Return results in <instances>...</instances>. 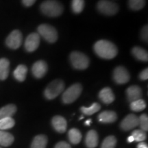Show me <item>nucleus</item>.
Listing matches in <instances>:
<instances>
[{"label": "nucleus", "mask_w": 148, "mask_h": 148, "mask_svg": "<svg viewBox=\"0 0 148 148\" xmlns=\"http://www.w3.org/2000/svg\"><path fill=\"white\" fill-rule=\"evenodd\" d=\"M95 53L101 58L110 59L114 58L117 55L118 49L113 42L106 40H99L93 46Z\"/></svg>", "instance_id": "nucleus-1"}, {"label": "nucleus", "mask_w": 148, "mask_h": 148, "mask_svg": "<svg viewBox=\"0 0 148 148\" xmlns=\"http://www.w3.org/2000/svg\"><path fill=\"white\" fill-rule=\"evenodd\" d=\"M40 11L50 17H56L63 12V5L57 0H46L40 5Z\"/></svg>", "instance_id": "nucleus-2"}, {"label": "nucleus", "mask_w": 148, "mask_h": 148, "mask_svg": "<svg viewBox=\"0 0 148 148\" xmlns=\"http://www.w3.org/2000/svg\"><path fill=\"white\" fill-rule=\"evenodd\" d=\"M69 59L72 66L76 69L84 70L87 69L89 66V58L82 52L73 51L70 54Z\"/></svg>", "instance_id": "nucleus-3"}, {"label": "nucleus", "mask_w": 148, "mask_h": 148, "mask_svg": "<svg viewBox=\"0 0 148 148\" xmlns=\"http://www.w3.org/2000/svg\"><path fill=\"white\" fill-rule=\"evenodd\" d=\"M64 83L61 79H55L45 88L44 95L47 99H53L58 97L64 90Z\"/></svg>", "instance_id": "nucleus-4"}, {"label": "nucleus", "mask_w": 148, "mask_h": 148, "mask_svg": "<svg viewBox=\"0 0 148 148\" xmlns=\"http://www.w3.org/2000/svg\"><path fill=\"white\" fill-rule=\"evenodd\" d=\"M82 91V85L78 83L69 86L62 95V100L66 104H69L75 101L79 97Z\"/></svg>", "instance_id": "nucleus-5"}, {"label": "nucleus", "mask_w": 148, "mask_h": 148, "mask_svg": "<svg viewBox=\"0 0 148 148\" xmlns=\"http://www.w3.org/2000/svg\"><path fill=\"white\" fill-rule=\"evenodd\" d=\"M38 34L47 42L53 43L58 39V32L53 26L48 24H41L37 28Z\"/></svg>", "instance_id": "nucleus-6"}, {"label": "nucleus", "mask_w": 148, "mask_h": 148, "mask_svg": "<svg viewBox=\"0 0 148 148\" xmlns=\"http://www.w3.org/2000/svg\"><path fill=\"white\" fill-rule=\"evenodd\" d=\"M97 8L101 14L108 16L114 15L119 11L118 5L109 0H100L97 3Z\"/></svg>", "instance_id": "nucleus-7"}, {"label": "nucleus", "mask_w": 148, "mask_h": 148, "mask_svg": "<svg viewBox=\"0 0 148 148\" xmlns=\"http://www.w3.org/2000/svg\"><path fill=\"white\" fill-rule=\"evenodd\" d=\"M112 77L114 82L118 84H126L130 79L128 71L123 66H116L113 71Z\"/></svg>", "instance_id": "nucleus-8"}, {"label": "nucleus", "mask_w": 148, "mask_h": 148, "mask_svg": "<svg viewBox=\"0 0 148 148\" xmlns=\"http://www.w3.org/2000/svg\"><path fill=\"white\" fill-rule=\"evenodd\" d=\"M23 36L21 32L18 29L13 30L7 37L5 44L9 48L12 49H18L21 45Z\"/></svg>", "instance_id": "nucleus-9"}, {"label": "nucleus", "mask_w": 148, "mask_h": 148, "mask_svg": "<svg viewBox=\"0 0 148 148\" xmlns=\"http://www.w3.org/2000/svg\"><path fill=\"white\" fill-rule=\"evenodd\" d=\"M40 44V36L38 33L29 34L25 41V49L28 52H33L38 47Z\"/></svg>", "instance_id": "nucleus-10"}, {"label": "nucleus", "mask_w": 148, "mask_h": 148, "mask_svg": "<svg viewBox=\"0 0 148 148\" xmlns=\"http://www.w3.org/2000/svg\"><path fill=\"white\" fill-rule=\"evenodd\" d=\"M121 127L125 131L132 130L138 125V117L134 114H130L122 120Z\"/></svg>", "instance_id": "nucleus-11"}, {"label": "nucleus", "mask_w": 148, "mask_h": 148, "mask_svg": "<svg viewBox=\"0 0 148 148\" xmlns=\"http://www.w3.org/2000/svg\"><path fill=\"white\" fill-rule=\"evenodd\" d=\"M48 69L47 64L44 60H38L33 64L32 72L36 78H41L47 73Z\"/></svg>", "instance_id": "nucleus-12"}, {"label": "nucleus", "mask_w": 148, "mask_h": 148, "mask_svg": "<svg viewBox=\"0 0 148 148\" xmlns=\"http://www.w3.org/2000/svg\"><path fill=\"white\" fill-rule=\"evenodd\" d=\"M126 95L127 100L130 102H132L137 99H141L142 90L137 85H132L126 90Z\"/></svg>", "instance_id": "nucleus-13"}, {"label": "nucleus", "mask_w": 148, "mask_h": 148, "mask_svg": "<svg viewBox=\"0 0 148 148\" xmlns=\"http://www.w3.org/2000/svg\"><path fill=\"white\" fill-rule=\"evenodd\" d=\"M51 123H52L53 128L58 132L63 133L66 130L67 122L62 116L57 115L53 116L52 120H51Z\"/></svg>", "instance_id": "nucleus-14"}, {"label": "nucleus", "mask_w": 148, "mask_h": 148, "mask_svg": "<svg viewBox=\"0 0 148 148\" xmlns=\"http://www.w3.org/2000/svg\"><path fill=\"white\" fill-rule=\"evenodd\" d=\"M99 98L103 103L110 104L114 100V95L112 89L109 87H105L99 92Z\"/></svg>", "instance_id": "nucleus-15"}, {"label": "nucleus", "mask_w": 148, "mask_h": 148, "mask_svg": "<svg viewBox=\"0 0 148 148\" xmlns=\"http://www.w3.org/2000/svg\"><path fill=\"white\" fill-rule=\"evenodd\" d=\"M117 119V115L114 111L105 110L101 112L98 115V120L99 122L104 123H113Z\"/></svg>", "instance_id": "nucleus-16"}, {"label": "nucleus", "mask_w": 148, "mask_h": 148, "mask_svg": "<svg viewBox=\"0 0 148 148\" xmlns=\"http://www.w3.org/2000/svg\"><path fill=\"white\" fill-rule=\"evenodd\" d=\"M98 134L94 130L88 131L86 136L85 143L88 148H95L98 145Z\"/></svg>", "instance_id": "nucleus-17"}, {"label": "nucleus", "mask_w": 148, "mask_h": 148, "mask_svg": "<svg viewBox=\"0 0 148 148\" xmlns=\"http://www.w3.org/2000/svg\"><path fill=\"white\" fill-rule=\"evenodd\" d=\"M10 71V62L8 59H0V80H5L8 76Z\"/></svg>", "instance_id": "nucleus-18"}, {"label": "nucleus", "mask_w": 148, "mask_h": 148, "mask_svg": "<svg viewBox=\"0 0 148 148\" xmlns=\"http://www.w3.org/2000/svg\"><path fill=\"white\" fill-rule=\"evenodd\" d=\"M16 112V106L14 104H8L0 108V119L5 117H12Z\"/></svg>", "instance_id": "nucleus-19"}, {"label": "nucleus", "mask_w": 148, "mask_h": 148, "mask_svg": "<svg viewBox=\"0 0 148 148\" xmlns=\"http://www.w3.org/2000/svg\"><path fill=\"white\" fill-rule=\"evenodd\" d=\"M14 136L10 133L3 130H0V145L8 147L14 142Z\"/></svg>", "instance_id": "nucleus-20"}, {"label": "nucleus", "mask_w": 148, "mask_h": 148, "mask_svg": "<svg viewBox=\"0 0 148 148\" xmlns=\"http://www.w3.org/2000/svg\"><path fill=\"white\" fill-rule=\"evenodd\" d=\"M132 53L134 58L138 60L143 61V62H147L148 60L147 51L142 47H134L132 49Z\"/></svg>", "instance_id": "nucleus-21"}, {"label": "nucleus", "mask_w": 148, "mask_h": 148, "mask_svg": "<svg viewBox=\"0 0 148 148\" xmlns=\"http://www.w3.org/2000/svg\"><path fill=\"white\" fill-rule=\"evenodd\" d=\"M27 73V68L23 64H19L13 72V75L18 82H23L26 77Z\"/></svg>", "instance_id": "nucleus-22"}, {"label": "nucleus", "mask_w": 148, "mask_h": 148, "mask_svg": "<svg viewBox=\"0 0 148 148\" xmlns=\"http://www.w3.org/2000/svg\"><path fill=\"white\" fill-rule=\"evenodd\" d=\"M47 144V138L45 135H37L32 140L31 148H45Z\"/></svg>", "instance_id": "nucleus-23"}, {"label": "nucleus", "mask_w": 148, "mask_h": 148, "mask_svg": "<svg viewBox=\"0 0 148 148\" xmlns=\"http://www.w3.org/2000/svg\"><path fill=\"white\" fill-rule=\"evenodd\" d=\"M68 137L71 143L78 144L82 140V134L76 128H72L68 132Z\"/></svg>", "instance_id": "nucleus-24"}, {"label": "nucleus", "mask_w": 148, "mask_h": 148, "mask_svg": "<svg viewBox=\"0 0 148 148\" xmlns=\"http://www.w3.org/2000/svg\"><path fill=\"white\" fill-rule=\"evenodd\" d=\"M100 108H101V106L99 103H93L91 106L89 107H85V106L81 107L80 110L83 114H86V115L90 116L98 112V111L100 110Z\"/></svg>", "instance_id": "nucleus-25"}, {"label": "nucleus", "mask_w": 148, "mask_h": 148, "mask_svg": "<svg viewBox=\"0 0 148 148\" xmlns=\"http://www.w3.org/2000/svg\"><path fill=\"white\" fill-rule=\"evenodd\" d=\"M15 124V121L12 117H5L0 119V130H5L12 128Z\"/></svg>", "instance_id": "nucleus-26"}, {"label": "nucleus", "mask_w": 148, "mask_h": 148, "mask_svg": "<svg viewBox=\"0 0 148 148\" xmlns=\"http://www.w3.org/2000/svg\"><path fill=\"white\" fill-rule=\"evenodd\" d=\"M146 108L145 101L142 99H137L130 102V109L134 112H140Z\"/></svg>", "instance_id": "nucleus-27"}, {"label": "nucleus", "mask_w": 148, "mask_h": 148, "mask_svg": "<svg viewBox=\"0 0 148 148\" xmlns=\"http://www.w3.org/2000/svg\"><path fill=\"white\" fill-rule=\"evenodd\" d=\"M84 0H72L71 9L75 14H79L84 8Z\"/></svg>", "instance_id": "nucleus-28"}, {"label": "nucleus", "mask_w": 148, "mask_h": 148, "mask_svg": "<svg viewBox=\"0 0 148 148\" xmlns=\"http://www.w3.org/2000/svg\"><path fill=\"white\" fill-rule=\"evenodd\" d=\"M145 0H128V6L132 10H140L145 6Z\"/></svg>", "instance_id": "nucleus-29"}, {"label": "nucleus", "mask_w": 148, "mask_h": 148, "mask_svg": "<svg viewBox=\"0 0 148 148\" xmlns=\"http://www.w3.org/2000/svg\"><path fill=\"white\" fill-rule=\"evenodd\" d=\"M116 145V138L114 136H108L103 140L101 148H114Z\"/></svg>", "instance_id": "nucleus-30"}, {"label": "nucleus", "mask_w": 148, "mask_h": 148, "mask_svg": "<svg viewBox=\"0 0 148 148\" xmlns=\"http://www.w3.org/2000/svg\"><path fill=\"white\" fill-rule=\"evenodd\" d=\"M132 136L134 138V141L143 142L147 138L145 132L142 130H135L132 133Z\"/></svg>", "instance_id": "nucleus-31"}, {"label": "nucleus", "mask_w": 148, "mask_h": 148, "mask_svg": "<svg viewBox=\"0 0 148 148\" xmlns=\"http://www.w3.org/2000/svg\"><path fill=\"white\" fill-rule=\"evenodd\" d=\"M138 125L140 127V130L144 131L148 130V116L146 114H142L138 117Z\"/></svg>", "instance_id": "nucleus-32"}, {"label": "nucleus", "mask_w": 148, "mask_h": 148, "mask_svg": "<svg viewBox=\"0 0 148 148\" xmlns=\"http://www.w3.org/2000/svg\"><path fill=\"white\" fill-rule=\"evenodd\" d=\"M140 36H141L142 39L144 41L147 42L148 40V27L147 25H144L143 28L141 29V32H140Z\"/></svg>", "instance_id": "nucleus-33"}, {"label": "nucleus", "mask_w": 148, "mask_h": 148, "mask_svg": "<svg viewBox=\"0 0 148 148\" xmlns=\"http://www.w3.org/2000/svg\"><path fill=\"white\" fill-rule=\"evenodd\" d=\"M148 69L145 68L139 73V78L141 80H147L148 79Z\"/></svg>", "instance_id": "nucleus-34"}, {"label": "nucleus", "mask_w": 148, "mask_h": 148, "mask_svg": "<svg viewBox=\"0 0 148 148\" xmlns=\"http://www.w3.org/2000/svg\"><path fill=\"white\" fill-rule=\"evenodd\" d=\"M54 148H71V145L65 141H60L55 145Z\"/></svg>", "instance_id": "nucleus-35"}, {"label": "nucleus", "mask_w": 148, "mask_h": 148, "mask_svg": "<svg viewBox=\"0 0 148 148\" xmlns=\"http://www.w3.org/2000/svg\"><path fill=\"white\" fill-rule=\"evenodd\" d=\"M36 0H22V3L26 7L32 6L34 3L36 2Z\"/></svg>", "instance_id": "nucleus-36"}, {"label": "nucleus", "mask_w": 148, "mask_h": 148, "mask_svg": "<svg viewBox=\"0 0 148 148\" xmlns=\"http://www.w3.org/2000/svg\"><path fill=\"white\" fill-rule=\"evenodd\" d=\"M137 148H148V146L144 142H139L137 145Z\"/></svg>", "instance_id": "nucleus-37"}, {"label": "nucleus", "mask_w": 148, "mask_h": 148, "mask_svg": "<svg viewBox=\"0 0 148 148\" xmlns=\"http://www.w3.org/2000/svg\"><path fill=\"white\" fill-rule=\"evenodd\" d=\"M134 141V138L133 136L131 135V136H130L128 138H127V142L128 143H132V142Z\"/></svg>", "instance_id": "nucleus-38"}, {"label": "nucleus", "mask_w": 148, "mask_h": 148, "mask_svg": "<svg viewBox=\"0 0 148 148\" xmlns=\"http://www.w3.org/2000/svg\"><path fill=\"white\" fill-rule=\"evenodd\" d=\"M92 123V120L91 119H87L86 121H85V124L86 125H90V123Z\"/></svg>", "instance_id": "nucleus-39"}, {"label": "nucleus", "mask_w": 148, "mask_h": 148, "mask_svg": "<svg viewBox=\"0 0 148 148\" xmlns=\"http://www.w3.org/2000/svg\"><path fill=\"white\" fill-rule=\"evenodd\" d=\"M0 148H1V147H0Z\"/></svg>", "instance_id": "nucleus-40"}]
</instances>
